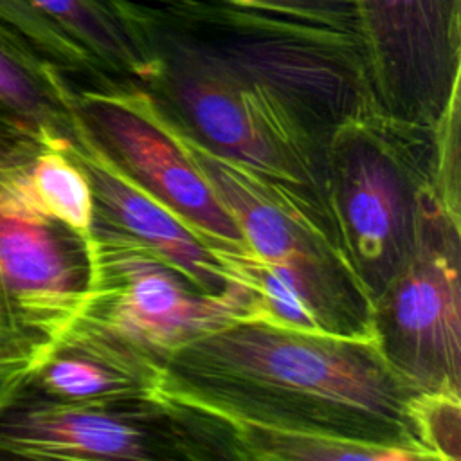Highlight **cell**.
<instances>
[{
	"label": "cell",
	"instance_id": "6da1fadb",
	"mask_svg": "<svg viewBox=\"0 0 461 461\" xmlns=\"http://www.w3.org/2000/svg\"><path fill=\"white\" fill-rule=\"evenodd\" d=\"M164 396L225 421L407 448H423L420 394L375 337L301 331L243 317L178 349L164 366Z\"/></svg>",
	"mask_w": 461,
	"mask_h": 461
},
{
	"label": "cell",
	"instance_id": "7a4b0ae2",
	"mask_svg": "<svg viewBox=\"0 0 461 461\" xmlns=\"http://www.w3.org/2000/svg\"><path fill=\"white\" fill-rule=\"evenodd\" d=\"M108 2L135 45L155 40L198 58L322 155L340 126L378 112L353 32L211 0Z\"/></svg>",
	"mask_w": 461,
	"mask_h": 461
},
{
	"label": "cell",
	"instance_id": "3957f363",
	"mask_svg": "<svg viewBox=\"0 0 461 461\" xmlns=\"http://www.w3.org/2000/svg\"><path fill=\"white\" fill-rule=\"evenodd\" d=\"M322 189L339 252L373 304L414 254L432 209L447 207L439 124L376 112L340 126L324 153Z\"/></svg>",
	"mask_w": 461,
	"mask_h": 461
},
{
	"label": "cell",
	"instance_id": "277c9868",
	"mask_svg": "<svg viewBox=\"0 0 461 461\" xmlns=\"http://www.w3.org/2000/svg\"><path fill=\"white\" fill-rule=\"evenodd\" d=\"M88 249L90 288L67 328L148 367L164 373L171 355L189 342L254 317L256 299L245 283L220 294L203 292L178 268L115 229L92 223Z\"/></svg>",
	"mask_w": 461,
	"mask_h": 461
},
{
	"label": "cell",
	"instance_id": "5b68a950",
	"mask_svg": "<svg viewBox=\"0 0 461 461\" xmlns=\"http://www.w3.org/2000/svg\"><path fill=\"white\" fill-rule=\"evenodd\" d=\"M137 47L146 61L139 85L169 124L328 216L319 151L249 90L198 58L155 40Z\"/></svg>",
	"mask_w": 461,
	"mask_h": 461
},
{
	"label": "cell",
	"instance_id": "8992f818",
	"mask_svg": "<svg viewBox=\"0 0 461 461\" xmlns=\"http://www.w3.org/2000/svg\"><path fill=\"white\" fill-rule=\"evenodd\" d=\"M225 427L207 412L162 400L110 403L56 402L18 391L0 411V459H176L207 457L212 432Z\"/></svg>",
	"mask_w": 461,
	"mask_h": 461
},
{
	"label": "cell",
	"instance_id": "52a82bcc",
	"mask_svg": "<svg viewBox=\"0 0 461 461\" xmlns=\"http://www.w3.org/2000/svg\"><path fill=\"white\" fill-rule=\"evenodd\" d=\"M0 160V355L34 360L61 335L90 288L88 234L41 212Z\"/></svg>",
	"mask_w": 461,
	"mask_h": 461
},
{
	"label": "cell",
	"instance_id": "ba28073f",
	"mask_svg": "<svg viewBox=\"0 0 461 461\" xmlns=\"http://www.w3.org/2000/svg\"><path fill=\"white\" fill-rule=\"evenodd\" d=\"M459 214L438 205L411 259L371 304L382 355L420 394L459 396Z\"/></svg>",
	"mask_w": 461,
	"mask_h": 461
},
{
	"label": "cell",
	"instance_id": "9c48e42d",
	"mask_svg": "<svg viewBox=\"0 0 461 461\" xmlns=\"http://www.w3.org/2000/svg\"><path fill=\"white\" fill-rule=\"evenodd\" d=\"M376 108L436 128L459 101L461 0H349Z\"/></svg>",
	"mask_w": 461,
	"mask_h": 461
},
{
	"label": "cell",
	"instance_id": "30bf717a",
	"mask_svg": "<svg viewBox=\"0 0 461 461\" xmlns=\"http://www.w3.org/2000/svg\"><path fill=\"white\" fill-rule=\"evenodd\" d=\"M74 113L86 137L115 167L202 238L227 249L245 247L232 216L139 83L76 88Z\"/></svg>",
	"mask_w": 461,
	"mask_h": 461
},
{
	"label": "cell",
	"instance_id": "8fae6325",
	"mask_svg": "<svg viewBox=\"0 0 461 461\" xmlns=\"http://www.w3.org/2000/svg\"><path fill=\"white\" fill-rule=\"evenodd\" d=\"M169 126L252 254L290 265L342 294L369 301L340 256L330 220L319 207Z\"/></svg>",
	"mask_w": 461,
	"mask_h": 461
},
{
	"label": "cell",
	"instance_id": "7c38bea8",
	"mask_svg": "<svg viewBox=\"0 0 461 461\" xmlns=\"http://www.w3.org/2000/svg\"><path fill=\"white\" fill-rule=\"evenodd\" d=\"M65 151L81 167L90 184L94 200L92 223L133 238L178 268L203 292L220 294L243 283L229 272L212 243L115 167L86 137L77 119Z\"/></svg>",
	"mask_w": 461,
	"mask_h": 461
},
{
	"label": "cell",
	"instance_id": "4fadbf2b",
	"mask_svg": "<svg viewBox=\"0 0 461 461\" xmlns=\"http://www.w3.org/2000/svg\"><path fill=\"white\" fill-rule=\"evenodd\" d=\"M74 94L59 68L0 20V160L27 164L70 140Z\"/></svg>",
	"mask_w": 461,
	"mask_h": 461
},
{
	"label": "cell",
	"instance_id": "5bb4252c",
	"mask_svg": "<svg viewBox=\"0 0 461 461\" xmlns=\"http://www.w3.org/2000/svg\"><path fill=\"white\" fill-rule=\"evenodd\" d=\"M70 36L103 72L139 83L146 61L108 0H27Z\"/></svg>",
	"mask_w": 461,
	"mask_h": 461
},
{
	"label": "cell",
	"instance_id": "9a60e30c",
	"mask_svg": "<svg viewBox=\"0 0 461 461\" xmlns=\"http://www.w3.org/2000/svg\"><path fill=\"white\" fill-rule=\"evenodd\" d=\"M225 421V420H221ZM229 425L232 457L236 459H303V461H337V459H371V461H412L420 454L369 443L306 436L276 430L261 425L225 421Z\"/></svg>",
	"mask_w": 461,
	"mask_h": 461
},
{
	"label": "cell",
	"instance_id": "2e32d148",
	"mask_svg": "<svg viewBox=\"0 0 461 461\" xmlns=\"http://www.w3.org/2000/svg\"><path fill=\"white\" fill-rule=\"evenodd\" d=\"M65 144L50 146L23 164L20 182L41 212L86 236L94 218L92 191L81 167L65 151Z\"/></svg>",
	"mask_w": 461,
	"mask_h": 461
},
{
	"label": "cell",
	"instance_id": "e0dca14e",
	"mask_svg": "<svg viewBox=\"0 0 461 461\" xmlns=\"http://www.w3.org/2000/svg\"><path fill=\"white\" fill-rule=\"evenodd\" d=\"M0 20L18 31L45 59L58 67L74 88H97L113 83L86 50L27 0H0Z\"/></svg>",
	"mask_w": 461,
	"mask_h": 461
},
{
	"label": "cell",
	"instance_id": "ac0fdd59",
	"mask_svg": "<svg viewBox=\"0 0 461 461\" xmlns=\"http://www.w3.org/2000/svg\"><path fill=\"white\" fill-rule=\"evenodd\" d=\"M423 448L432 459H461V402L448 393L418 394L412 403Z\"/></svg>",
	"mask_w": 461,
	"mask_h": 461
},
{
	"label": "cell",
	"instance_id": "d6986e66",
	"mask_svg": "<svg viewBox=\"0 0 461 461\" xmlns=\"http://www.w3.org/2000/svg\"><path fill=\"white\" fill-rule=\"evenodd\" d=\"M241 7L265 9L297 20L328 25L355 34L349 0H211Z\"/></svg>",
	"mask_w": 461,
	"mask_h": 461
},
{
	"label": "cell",
	"instance_id": "ffe728a7",
	"mask_svg": "<svg viewBox=\"0 0 461 461\" xmlns=\"http://www.w3.org/2000/svg\"><path fill=\"white\" fill-rule=\"evenodd\" d=\"M32 364L31 355H0V411L18 394Z\"/></svg>",
	"mask_w": 461,
	"mask_h": 461
}]
</instances>
